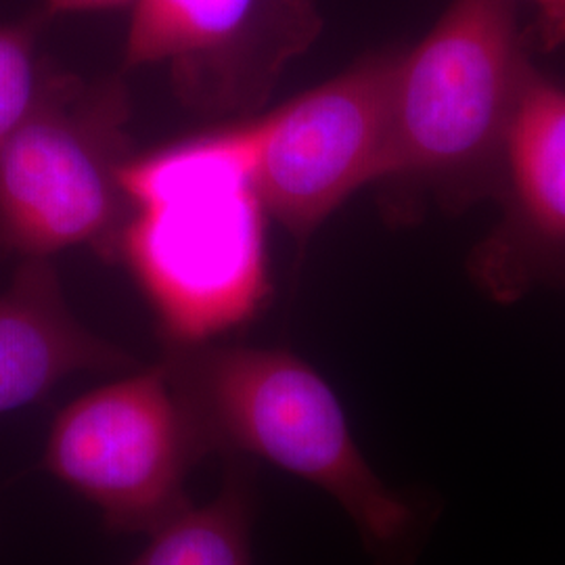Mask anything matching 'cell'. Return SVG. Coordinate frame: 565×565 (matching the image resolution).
<instances>
[{
	"instance_id": "5",
	"label": "cell",
	"mask_w": 565,
	"mask_h": 565,
	"mask_svg": "<svg viewBox=\"0 0 565 565\" xmlns=\"http://www.w3.org/2000/svg\"><path fill=\"white\" fill-rule=\"evenodd\" d=\"M203 459L160 361L65 404L49 427L42 469L95 507L107 534L149 536L193 505L186 482Z\"/></svg>"
},
{
	"instance_id": "3",
	"label": "cell",
	"mask_w": 565,
	"mask_h": 565,
	"mask_svg": "<svg viewBox=\"0 0 565 565\" xmlns=\"http://www.w3.org/2000/svg\"><path fill=\"white\" fill-rule=\"evenodd\" d=\"M530 63L515 0H452L401 49L382 182L429 191L446 210L494 193Z\"/></svg>"
},
{
	"instance_id": "8",
	"label": "cell",
	"mask_w": 565,
	"mask_h": 565,
	"mask_svg": "<svg viewBox=\"0 0 565 565\" xmlns=\"http://www.w3.org/2000/svg\"><path fill=\"white\" fill-rule=\"evenodd\" d=\"M503 218L471 273L497 302L565 285V88L530 63L509 124L497 191Z\"/></svg>"
},
{
	"instance_id": "9",
	"label": "cell",
	"mask_w": 565,
	"mask_h": 565,
	"mask_svg": "<svg viewBox=\"0 0 565 565\" xmlns=\"http://www.w3.org/2000/svg\"><path fill=\"white\" fill-rule=\"evenodd\" d=\"M130 369L128 352L74 317L51 260H21L0 294V415L39 403L76 373Z\"/></svg>"
},
{
	"instance_id": "2",
	"label": "cell",
	"mask_w": 565,
	"mask_h": 565,
	"mask_svg": "<svg viewBox=\"0 0 565 565\" xmlns=\"http://www.w3.org/2000/svg\"><path fill=\"white\" fill-rule=\"evenodd\" d=\"M205 457L268 463L319 488L352 522L371 565H417L438 518L427 494L387 484L364 457L335 390L285 348L166 345Z\"/></svg>"
},
{
	"instance_id": "4",
	"label": "cell",
	"mask_w": 565,
	"mask_h": 565,
	"mask_svg": "<svg viewBox=\"0 0 565 565\" xmlns=\"http://www.w3.org/2000/svg\"><path fill=\"white\" fill-rule=\"evenodd\" d=\"M128 118L120 78L88 84L44 70L36 102L0 151V254L51 260L90 247L120 260Z\"/></svg>"
},
{
	"instance_id": "6",
	"label": "cell",
	"mask_w": 565,
	"mask_h": 565,
	"mask_svg": "<svg viewBox=\"0 0 565 565\" xmlns=\"http://www.w3.org/2000/svg\"><path fill=\"white\" fill-rule=\"evenodd\" d=\"M398 57L401 49L366 55L254 118L258 193L294 237H310L359 189L384 179Z\"/></svg>"
},
{
	"instance_id": "11",
	"label": "cell",
	"mask_w": 565,
	"mask_h": 565,
	"mask_svg": "<svg viewBox=\"0 0 565 565\" xmlns=\"http://www.w3.org/2000/svg\"><path fill=\"white\" fill-rule=\"evenodd\" d=\"M44 18L0 25V151L39 97L44 65L36 53Z\"/></svg>"
},
{
	"instance_id": "1",
	"label": "cell",
	"mask_w": 565,
	"mask_h": 565,
	"mask_svg": "<svg viewBox=\"0 0 565 565\" xmlns=\"http://www.w3.org/2000/svg\"><path fill=\"white\" fill-rule=\"evenodd\" d=\"M254 118L130 156L120 260L166 345L221 342L270 298Z\"/></svg>"
},
{
	"instance_id": "10",
	"label": "cell",
	"mask_w": 565,
	"mask_h": 565,
	"mask_svg": "<svg viewBox=\"0 0 565 565\" xmlns=\"http://www.w3.org/2000/svg\"><path fill=\"white\" fill-rule=\"evenodd\" d=\"M223 461L216 497L149 534L147 546L126 565H254L258 469L243 459Z\"/></svg>"
},
{
	"instance_id": "12",
	"label": "cell",
	"mask_w": 565,
	"mask_h": 565,
	"mask_svg": "<svg viewBox=\"0 0 565 565\" xmlns=\"http://www.w3.org/2000/svg\"><path fill=\"white\" fill-rule=\"evenodd\" d=\"M536 11L534 36L543 51L565 46V0H525Z\"/></svg>"
},
{
	"instance_id": "13",
	"label": "cell",
	"mask_w": 565,
	"mask_h": 565,
	"mask_svg": "<svg viewBox=\"0 0 565 565\" xmlns=\"http://www.w3.org/2000/svg\"><path fill=\"white\" fill-rule=\"evenodd\" d=\"M135 0H44L42 18H57L70 13H86V11H111L121 7H132Z\"/></svg>"
},
{
	"instance_id": "7",
	"label": "cell",
	"mask_w": 565,
	"mask_h": 565,
	"mask_svg": "<svg viewBox=\"0 0 565 565\" xmlns=\"http://www.w3.org/2000/svg\"><path fill=\"white\" fill-rule=\"evenodd\" d=\"M321 28L315 0H135L124 63L168 65L191 111L247 118Z\"/></svg>"
}]
</instances>
